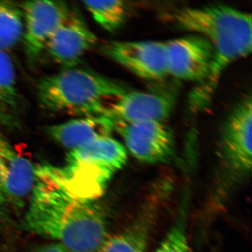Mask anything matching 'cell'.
Instances as JSON below:
<instances>
[{
    "label": "cell",
    "instance_id": "1",
    "mask_svg": "<svg viewBox=\"0 0 252 252\" xmlns=\"http://www.w3.org/2000/svg\"><path fill=\"white\" fill-rule=\"evenodd\" d=\"M36 176L25 228L74 252H99L109 238L103 207L96 201L74 198L36 170Z\"/></svg>",
    "mask_w": 252,
    "mask_h": 252
},
{
    "label": "cell",
    "instance_id": "2",
    "mask_svg": "<svg viewBox=\"0 0 252 252\" xmlns=\"http://www.w3.org/2000/svg\"><path fill=\"white\" fill-rule=\"evenodd\" d=\"M173 19L177 27L197 33L213 46L215 57L210 74L190 95L192 107L203 109L211 100L225 69L251 54L252 15L224 5H212L178 10Z\"/></svg>",
    "mask_w": 252,
    "mask_h": 252
},
{
    "label": "cell",
    "instance_id": "3",
    "mask_svg": "<svg viewBox=\"0 0 252 252\" xmlns=\"http://www.w3.org/2000/svg\"><path fill=\"white\" fill-rule=\"evenodd\" d=\"M127 160L123 144L104 137L69 151L64 166L44 165L36 170L74 198L96 201Z\"/></svg>",
    "mask_w": 252,
    "mask_h": 252
},
{
    "label": "cell",
    "instance_id": "4",
    "mask_svg": "<svg viewBox=\"0 0 252 252\" xmlns=\"http://www.w3.org/2000/svg\"><path fill=\"white\" fill-rule=\"evenodd\" d=\"M125 86L91 70L74 67L40 79L36 85L41 108L79 117L103 116Z\"/></svg>",
    "mask_w": 252,
    "mask_h": 252
},
{
    "label": "cell",
    "instance_id": "5",
    "mask_svg": "<svg viewBox=\"0 0 252 252\" xmlns=\"http://www.w3.org/2000/svg\"><path fill=\"white\" fill-rule=\"evenodd\" d=\"M252 97L249 94L230 113L220 138L225 170L234 178L250 175L252 167Z\"/></svg>",
    "mask_w": 252,
    "mask_h": 252
},
{
    "label": "cell",
    "instance_id": "6",
    "mask_svg": "<svg viewBox=\"0 0 252 252\" xmlns=\"http://www.w3.org/2000/svg\"><path fill=\"white\" fill-rule=\"evenodd\" d=\"M23 18L22 41L28 61L34 63L45 51L49 39L69 13L67 3L25 1L19 4Z\"/></svg>",
    "mask_w": 252,
    "mask_h": 252
},
{
    "label": "cell",
    "instance_id": "7",
    "mask_svg": "<svg viewBox=\"0 0 252 252\" xmlns=\"http://www.w3.org/2000/svg\"><path fill=\"white\" fill-rule=\"evenodd\" d=\"M130 154L148 164L168 163L175 155L173 132L163 122H144L114 125Z\"/></svg>",
    "mask_w": 252,
    "mask_h": 252
},
{
    "label": "cell",
    "instance_id": "8",
    "mask_svg": "<svg viewBox=\"0 0 252 252\" xmlns=\"http://www.w3.org/2000/svg\"><path fill=\"white\" fill-rule=\"evenodd\" d=\"M102 53L119 64L145 79L158 80L168 76L165 42L110 41Z\"/></svg>",
    "mask_w": 252,
    "mask_h": 252
},
{
    "label": "cell",
    "instance_id": "9",
    "mask_svg": "<svg viewBox=\"0 0 252 252\" xmlns=\"http://www.w3.org/2000/svg\"><path fill=\"white\" fill-rule=\"evenodd\" d=\"M165 51L169 75L200 84L210 74L215 51L206 38L198 34L167 41Z\"/></svg>",
    "mask_w": 252,
    "mask_h": 252
},
{
    "label": "cell",
    "instance_id": "10",
    "mask_svg": "<svg viewBox=\"0 0 252 252\" xmlns=\"http://www.w3.org/2000/svg\"><path fill=\"white\" fill-rule=\"evenodd\" d=\"M79 10L70 6L69 13L49 39L45 51L63 69L77 67L81 58L97 43Z\"/></svg>",
    "mask_w": 252,
    "mask_h": 252
},
{
    "label": "cell",
    "instance_id": "11",
    "mask_svg": "<svg viewBox=\"0 0 252 252\" xmlns=\"http://www.w3.org/2000/svg\"><path fill=\"white\" fill-rule=\"evenodd\" d=\"M173 109L174 99L167 94L127 91L109 104L103 116L114 125L163 122Z\"/></svg>",
    "mask_w": 252,
    "mask_h": 252
},
{
    "label": "cell",
    "instance_id": "12",
    "mask_svg": "<svg viewBox=\"0 0 252 252\" xmlns=\"http://www.w3.org/2000/svg\"><path fill=\"white\" fill-rule=\"evenodd\" d=\"M0 176L6 203L18 209L24 206L35 185L36 167L27 158L19 155L1 130Z\"/></svg>",
    "mask_w": 252,
    "mask_h": 252
},
{
    "label": "cell",
    "instance_id": "13",
    "mask_svg": "<svg viewBox=\"0 0 252 252\" xmlns=\"http://www.w3.org/2000/svg\"><path fill=\"white\" fill-rule=\"evenodd\" d=\"M114 124L104 116H90L46 126V134L69 151L101 137H111Z\"/></svg>",
    "mask_w": 252,
    "mask_h": 252
},
{
    "label": "cell",
    "instance_id": "14",
    "mask_svg": "<svg viewBox=\"0 0 252 252\" xmlns=\"http://www.w3.org/2000/svg\"><path fill=\"white\" fill-rule=\"evenodd\" d=\"M23 111L14 63L8 52L0 51V130L21 129Z\"/></svg>",
    "mask_w": 252,
    "mask_h": 252
},
{
    "label": "cell",
    "instance_id": "15",
    "mask_svg": "<svg viewBox=\"0 0 252 252\" xmlns=\"http://www.w3.org/2000/svg\"><path fill=\"white\" fill-rule=\"evenodd\" d=\"M154 213L153 207L144 209L126 229L107 238L99 252H146Z\"/></svg>",
    "mask_w": 252,
    "mask_h": 252
},
{
    "label": "cell",
    "instance_id": "16",
    "mask_svg": "<svg viewBox=\"0 0 252 252\" xmlns=\"http://www.w3.org/2000/svg\"><path fill=\"white\" fill-rule=\"evenodd\" d=\"M23 18L19 4L0 1V51L8 52L22 41Z\"/></svg>",
    "mask_w": 252,
    "mask_h": 252
},
{
    "label": "cell",
    "instance_id": "17",
    "mask_svg": "<svg viewBox=\"0 0 252 252\" xmlns=\"http://www.w3.org/2000/svg\"><path fill=\"white\" fill-rule=\"evenodd\" d=\"M84 7L105 31L113 32L126 22L129 6L123 1H84Z\"/></svg>",
    "mask_w": 252,
    "mask_h": 252
},
{
    "label": "cell",
    "instance_id": "18",
    "mask_svg": "<svg viewBox=\"0 0 252 252\" xmlns=\"http://www.w3.org/2000/svg\"><path fill=\"white\" fill-rule=\"evenodd\" d=\"M154 252H193L187 238L185 217H180Z\"/></svg>",
    "mask_w": 252,
    "mask_h": 252
},
{
    "label": "cell",
    "instance_id": "19",
    "mask_svg": "<svg viewBox=\"0 0 252 252\" xmlns=\"http://www.w3.org/2000/svg\"><path fill=\"white\" fill-rule=\"evenodd\" d=\"M32 252H74L60 243H51L34 249Z\"/></svg>",
    "mask_w": 252,
    "mask_h": 252
},
{
    "label": "cell",
    "instance_id": "20",
    "mask_svg": "<svg viewBox=\"0 0 252 252\" xmlns=\"http://www.w3.org/2000/svg\"><path fill=\"white\" fill-rule=\"evenodd\" d=\"M4 193H3L2 185H1V176H0V208L6 205Z\"/></svg>",
    "mask_w": 252,
    "mask_h": 252
}]
</instances>
